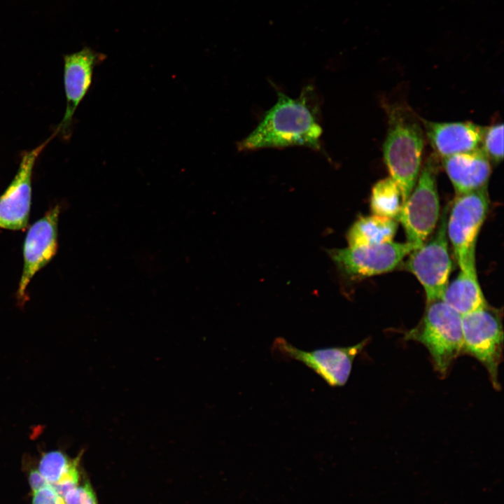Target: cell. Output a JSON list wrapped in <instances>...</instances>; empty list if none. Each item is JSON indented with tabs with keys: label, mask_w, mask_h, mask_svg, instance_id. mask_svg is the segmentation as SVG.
Here are the masks:
<instances>
[{
	"label": "cell",
	"mask_w": 504,
	"mask_h": 504,
	"mask_svg": "<svg viewBox=\"0 0 504 504\" xmlns=\"http://www.w3.org/2000/svg\"><path fill=\"white\" fill-rule=\"evenodd\" d=\"M307 88L293 99L278 92L276 103L258 125L239 144L241 150L302 146L318 150L322 128L316 112L308 101Z\"/></svg>",
	"instance_id": "cell-1"
},
{
	"label": "cell",
	"mask_w": 504,
	"mask_h": 504,
	"mask_svg": "<svg viewBox=\"0 0 504 504\" xmlns=\"http://www.w3.org/2000/svg\"><path fill=\"white\" fill-rule=\"evenodd\" d=\"M405 340L422 344L430 355L435 370L444 378L463 354L461 315L442 300L427 302L421 321L407 332Z\"/></svg>",
	"instance_id": "cell-2"
},
{
	"label": "cell",
	"mask_w": 504,
	"mask_h": 504,
	"mask_svg": "<svg viewBox=\"0 0 504 504\" xmlns=\"http://www.w3.org/2000/svg\"><path fill=\"white\" fill-rule=\"evenodd\" d=\"M423 148V131L416 120L402 109L391 111L383 154L390 176L400 188L403 202L417 181Z\"/></svg>",
	"instance_id": "cell-3"
},
{
	"label": "cell",
	"mask_w": 504,
	"mask_h": 504,
	"mask_svg": "<svg viewBox=\"0 0 504 504\" xmlns=\"http://www.w3.org/2000/svg\"><path fill=\"white\" fill-rule=\"evenodd\" d=\"M463 354L479 360L486 369L492 386L500 390L499 365L503 358L502 314L490 306L461 315Z\"/></svg>",
	"instance_id": "cell-4"
},
{
	"label": "cell",
	"mask_w": 504,
	"mask_h": 504,
	"mask_svg": "<svg viewBox=\"0 0 504 504\" xmlns=\"http://www.w3.org/2000/svg\"><path fill=\"white\" fill-rule=\"evenodd\" d=\"M437 172L436 160L430 156L424 164L412 191L403 202L397 219L404 228L406 241L418 246L433 232L440 217Z\"/></svg>",
	"instance_id": "cell-5"
},
{
	"label": "cell",
	"mask_w": 504,
	"mask_h": 504,
	"mask_svg": "<svg viewBox=\"0 0 504 504\" xmlns=\"http://www.w3.org/2000/svg\"><path fill=\"white\" fill-rule=\"evenodd\" d=\"M489 206L487 187L457 195L447 219V234L459 267L475 260L477 239Z\"/></svg>",
	"instance_id": "cell-6"
},
{
	"label": "cell",
	"mask_w": 504,
	"mask_h": 504,
	"mask_svg": "<svg viewBox=\"0 0 504 504\" xmlns=\"http://www.w3.org/2000/svg\"><path fill=\"white\" fill-rule=\"evenodd\" d=\"M447 215L446 206L435 234L428 241L413 250L405 264V268L422 285L426 302L441 300L449 283L451 260L448 249Z\"/></svg>",
	"instance_id": "cell-7"
},
{
	"label": "cell",
	"mask_w": 504,
	"mask_h": 504,
	"mask_svg": "<svg viewBox=\"0 0 504 504\" xmlns=\"http://www.w3.org/2000/svg\"><path fill=\"white\" fill-rule=\"evenodd\" d=\"M362 341L354 346L328 347L314 351L296 348L282 337L275 339L272 351L276 357L300 361L314 370L332 387L344 385L356 356L367 344Z\"/></svg>",
	"instance_id": "cell-8"
},
{
	"label": "cell",
	"mask_w": 504,
	"mask_h": 504,
	"mask_svg": "<svg viewBox=\"0 0 504 504\" xmlns=\"http://www.w3.org/2000/svg\"><path fill=\"white\" fill-rule=\"evenodd\" d=\"M60 206L57 204L28 229L23 243V267L16 293L18 305L28 301L27 287L34 275L55 257L58 249Z\"/></svg>",
	"instance_id": "cell-9"
},
{
	"label": "cell",
	"mask_w": 504,
	"mask_h": 504,
	"mask_svg": "<svg viewBox=\"0 0 504 504\" xmlns=\"http://www.w3.org/2000/svg\"><path fill=\"white\" fill-rule=\"evenodd\" d=\"M419 246L405 241L332 249L328 253L337 267L351 277H368L394 270Z\"/></svg>",
	"instance_id": "cell-10"
},
{
	"label": "cell",
	"mask_w": 504,
	"mask_h": 504,
	"mask_svg": "<svg viewBox=\"0 0 504 504\" xmlns=\"http://www.w3.org/2000/svg\"><path fill=\"white\" fill-rule=\"evenodd\" d=\"M55 136L54 132L41 144L22 153L15 176L0 195V229L18 231L27 227L34 165L40 154Z\"/></svg>",
	"instance_id": "cell-11"
},
{
	"label": "cell",
	"mask_w": 504,
	"mask_h": 504,
	"mask_svg": "<svg viewBox=\"0 0 504 504\" xmlns=\"http://www.w3.org/2000/svg\"><path fill=\"white\" fill-rule=\"evenodd\" d=\"M106 58V55L89 47L64 56L63 80L66 104L63 119L55 131L56 135L61 134L64 139H69L76 110L91 86L95 66Z\"/></svg>",
	"instance_id": "cell-12"
},
{
	"label": "cell",
	"mask_w": 504,
	"mask_h": 504,
	"mask_svg": "<svg viewBox=\"0 0 504 504\" xmlns=\"http://www.w3.org/2000/svg\"><path fill=\"white\" fill-rule=\"evenodd\" d=\"M424 125L432 147L442 158L479 148L485 129L471 122L424 120Z\"/></svg>",
	"instance_id": "cell-13"
},
{
	"label": "cell",
	"mask_w": 504,
	"mask_h": 504,
	"mask_svg": "<svg viewBox=\"0 0 504 504\" xmlns=\"http://www.w3.org/2000/svg\"><path fill=\"white\" fill-rule=\"evenodd\" d=\"M443 166L456 195L487 187L491 163L480 148L444 158Z\"/></svg>",
	"instance_id": "cell-14"
},
{
	"label": "cell",
	"mask_w": 504,
	"mask_h": 504,
	"mask_svg": "<svg viewBox=\"0 0 504 504\" xmlns=\"http://www.w3.org/2000/svg\"><path fill=\"white\" fill-rule=\"evenodd\" d=\"M441 300L461 315L488 305L477 279L475 260L460 268L456 277L448 283Z\"/></svg>",
	"instance_id": "cell-15"
},
{
	"label": "cell",
	"mask_w": 504,
	"mask_h": 504,
	"mask_svg": "<svg viewBox=\"0 0 504 504\" xmlns=\"http://www.w3.org/2000/svg\"><path fill=\"white\" fill-rule=\"evenodd\" d=\"M398 228L396 219L374 215L358 218L346 233L348 246L377 245L393 241Z\"/></svg>",
	"instance_id": "cell-16"
},
{
	"label": "cell",
	"mask_w": 504,
	"mask_h": 504,
	"mask_svg": "<svg viewBox=\"0 0 504 504\" xmlns=\"http://www.w3.org/2000/svg\"><path fill=\"white\" fill-rule=\"evenodd\" d=\"M402 204L400 188L391 176L378 181L372 187L370 199L372 215L397 220Z\"/></svg>",
	"instance_id": "cell-17"
},
{
	"label": "cell",
	"mask_w": 504,
	"mask_h": 504,
	"mask_svg": "<svg viewBox=\"0 0 504 504\" xmlns=\"http://www.w3.org/2000/svg\"><path fill=\"white\" fill-rule=\"evenodd\" d=\"M74 458L59 450L43 453L38 463V470L50 484H55L66 473Z\"/></svg>",
	"instance_id": "cell-18"
},
{
	"label": "cell",
	"mask_w": 504,
	"mask_h": 504,
	"mask_svg": "<svg viewBox=\"0 0 504 504\" xmlns=\"http://www.w3.org/2000/svg\"><path fill=\"white\" fill-rule=\"evenodd\" d=\"M481 150L489 160L496 163L503 158V125L496 124L485 127L483 134Z\"/></svg>",
	"instance_id": "cell-19"
},
{
	"label": "cell",
	"mask_w": 504,
	"mask_h": 504,
	"mask_svg": "<svg viewBox=\"0 0 504 504\" xmlns=\"http://www.w3.org/2000/svg\"><path fill=\"white\" fill-rule=\"evenodd\" d=\"M82 454L80 453L73 459L72 464L66 473L56 484L51 485L56 492L62 498L70 490L78 485L79 463Z\"/></svg>",
	"instance_id": "cell-20"
},
{
	"label": "cell",
	"mask_w": 504,
	"mask_h": 504,
	"mask_svg": "<svg viewBox=\"0 0 504 504\" xmlns=\"http://www.w3.org/2000/svg\"><path fill=\"white\" fill-rule=\"evenodd\" d=\"M63 498L65 504H98L95 493L88 482L70 490Z\"/></svg>",
	"instance_id": "cell-21"
},
{
	"label": "cell",
	"mask_w": 504,
	"mask_h": 504,
	"mask_svg": "<svg viewBox=\"0 0 504 504\" xmlns=\"http://www.w3.org/2000/svg\"><path fill=\"white\" fill-rule=\"evenodd\" d=\"M33 493L32 504H65L64 498L50 484Z\"/></svg>",
	"instance_id": "cell-22"
},
{
	"label": "cell",
	"mask_w": 504,
	"mask_h": 504,
	"mask_svg": "<svg viewBox=\"0 0 504 504\" xmlns=\"http://www.w3.org/2000/svg\"><path fill=\"white\" fill-rule=\"evenodd\" d=\"M29 482L33 493L50 484L37 469H34L30 471Z\"/></svg>",
	"instance_id": "cell-23"
}]
</instances>
